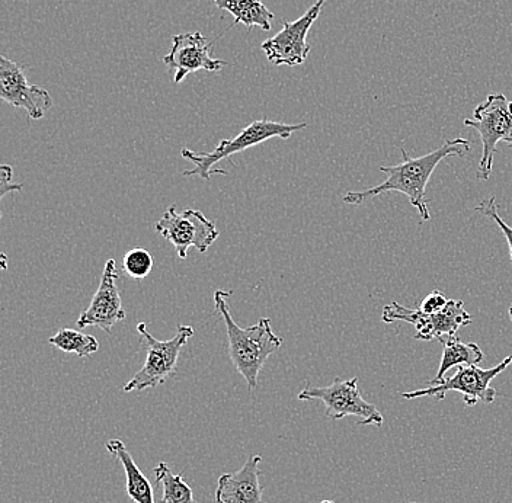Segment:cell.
<instances>
[{
    "label": "cell",
    "mask_w": 512,
    "mask_h": 503,
    "mask_svg": "<svg viewBox=\"0 0 512 503\" xmlns=\"http://www.w3.org/2000/svg\"><path fill=\"white\" fill-rule=\"evenodd\" d=\"M472 150V143L469 140L459 139L447 140L443 146L438 147L434 152L421 158H409L405 149H400L402 153V162L395 166H380V172L386 173L387 179L376 187L364 189V191H350L342 197L345 204L361 205L370 201L371 198L387 194V192L398 191L408 197L412 207L418 210L422 221L431 219L428 204L425 200V192L430 182L432 173L437 166L447 158H464Z\"/></svg>",
    "instance_id": "obj_1"
},
{
    "label": "cell",
    "mask_w": 512,
    "mask_h": 503,
    "mask_svg": "<svg viewBox=\"0 0 512 503\" xmlns=\"http://www.w3.org/2000/svg\"><path fill=\"white\" fill-rule=\"evenodd\" d=\"M229 291L217 290L214 293V306L222 316L226 326L227 339H229V355L240 376L245 378L248 389L254 390L258 386V377L264 368L265 362L283 345V338L272 331L271 320L262 317L256 325L242 329L233 320L227 299Z\"/></svg>",
    "instance_id": "obj_2"
},
{
    "label": "cell",
    "mask_w": 512,
    "mask_h": 503,
    "mask_svg": "<svg viewBox=\"0 0 512 503\" xmlns=\"http://www.w3.org/2000/svg\"><path fill=\"white\" fill-rule=\"evenodd\" d=\"M307 124H286L278 121L258 120L243 128L235 139L222 140L217 144L216 149L210 153L192 152L190 149H182L181 156L184 159L194 163V168L182 172L184 176H200L204 181H208L213 175H227L223 169L214 168L217 163L245 152L251 147L258 146L271 139L287 140L294 133L304 130Z\"/></svg>",
    "instance_id": "obj_3"
},
{
    "label": "cell",
    "mask_w": 512,
    "mask_h": 503,
    "mask_svg": "<svg viewBox=\"0 0 512 503\" xmlns=\"http://www.w3.org/2000/svg\"><path fill=\"white\" fill-rule=\"evenodd\" d=\"M137 332L140 333L146 345L147 357L142 370L124 386L126 393L156 389L160 384H165L166 380L174 377L179 354L187 345L188 339L194 335V329L191 326L179 325L174 338L169 341H158L153 338L152 333L147 331V325L143 322L137 325Z\"/></svg>",
    "instance_id": "obj_4"
},
{
    "label": "cell",
    "mask_w": 512,
    "mask_h": 503,
    "mask_svg": "<svg viewBox=\"0 0 512 503\" xmlns=\"http://www.w3.org/2000/svg\"><path fill=\"white\" fill-rule=\"evenodd\" d=\"M511 364L512 357H507L492 368H480L478 365H460L453 376L444 377V380L440 383L434 384L428 389L402 393L400 396L408 400L419 399V397H435L437 400H444L448 392H457L463 394L464 405L469 406V408L478 405L479 402L491 405L498 396L494 387H491L492 380H495L499 374L504 373Z\"/></svg>",
    "instance_id": "obj_5"
},
{
    "label": "cell",
    "mask_w": 512,
    "mask_h": 503,
    "mask_svg": "<svg viewBox=\"0 0 512 503\" xmlns=\"http://www.w3.org/2000/svg\"><path fill=\"white\" fill-rule=\"evenodd\" d=\"M464 126L478 131L482 140V156L478 166L479 181H488L494 169L496 146L505 142L512 147V112L510 101L502 94H492L473 111Z\"/></svg>",
    "instance_id": "obj_6"
},
{
    "label": "cell",
    "mask_w": 512,
    "mask_h": 503,
    "mask_svg": "<svg viewBox=\"0 0 512 503\" xmlns=\"http://www.w3.org/2000/svg\"><path fill=\"white\" fill-rule=\"evenodd\" d=\"M299 400H320L325 405V415L334 421L357 416L361 418L358 426H382L384 422L382 412L361 396L357 377L350 380L336 377L334 383L326 387L307 386L299 393Z\"/></svg>",
    "instance_id": "obj_7"
},
{
    "label": "cell",
    "mask_w": 512,
    "mask_h": 503,
    "mask_svg": "<svg viewBox=\"0 0 512 503\" xmlns=\"http://www.w3.org/2000/svg\"><path fill=\"white\" fill-rule=\"evenodd\" d=\"M382 320L384 323L405 322L414 326L418 341H440L441 338L457 335L460 328L472 323V315L464 310L462 300H448L447 306L440 312L428 313L412 310L402 304L390 303L384 307Z\"/></svg>",
    "instance_id": "obj_8"
},
{
    "label": "cell",
    "mask_w": 512,
    "mask_h": 503,
    "mask_svg": "<svg viewBox=\"0 0 512 503\" xmlns=\"http://www.w3.org/2000/svg\"><path fill=\"white\" fill-rule=\"evenodd\" d=\"M155 229L174 246L181 259L187 258L190 248L206 253L220 236L216 224L201 211L185 210L178 213L175 204L169 205Z\"/></svg>",
    "instance_id": "obj_9"
},
{
    "label": "cell",
    "mask_w": 512,
    "mask_h": 503,
    "mask_svg": "<svg viewBox=\"0 0 512 503\" xmlns=\"http://www.w3.org/2000/svg\"><path fill=\"white\" fill-rule=\"evenodd\" d=\"M326 0H316L309 11L294 22H283V30L262 43V50L275 66H300L310 53L307 34L319 18Z\"/></svg>",
    "instance_id": "obj_10"
},
{
    "label": "cell",
    "mask_w": 512,
    "mask_h": 503,
    "mask_svg": "<svg viewBox=\"0 0 512 503\" xmlns=\"http://www.w3.org/2000/svg\"><path fill=\"white\" fill-rule=\"evenodd\" d=\"M0 98L6 104L27 111L32 120H41L53 107V98L47 89L31 85L18 63L0 57Z\"/></svg>",
    "instance_id": "obj_11"
},
{
    "label": "cell",
    "mask_w": 512,
    "mask_h": 503,
    "mask_svg": "<svg viewBox=\"0 0 512 503\" xmlns=\"http://www.w3.org/2000/svg\"><path fill=\"white\" fill-rule=\"evenodd\" d=\"M213 44L208 43L207 38L198 32H184L172 38V48L165 57L163 63L175 69V83H181L190 73L198 70L207 72H219L227 62L211 57Z\"/></svg>",
    "instance_id": "obj_12"
},
{
    "label": "cell",
    "mask_w": 512,
    "mask_h": 503,
    "mask_svg": "<svg viewBox=\"0 0 512 503\" xmlns=\"http://www.w3.org/2000/svg\"><path fill=\"white\" fill-rule=\"evenodd\" d=\"M117 280V265H115L114 259H108L104 272H102L98 290L92 297L88 309L78 319L80 329L96 326L102 331L111 333L112 326L126 319V310H124L123 301H121Z\"/></svg>",
    "instance_id": "obj_13"
},
{
    "label": "cell",
    "mask_w": 512,
    "mask_h": 503,
    "mask_svg": "<svg viewBox=\"0 0 512 503\" xmlns=\"http://www.w3.org/2000/svg\"><path fill=\"white\" fill-rule=\"evenodd\" d=\"M261 456H252L236 473H226L217 482L216 503H262L259 485Z\"/></svg>",
    "instance_id": "obj_14"
},
{
    "label": "cell",
    "mask_w": 512,
    "mask_h": 503,
    "mask_svg": "<svg viewBox=\"0 0 512 503\" xmlns=\"http://www.w3.org/2000/svg\"><path fill=\"white\" fill-rule=\"evenodd\" d=\"M105 447H107L108 453L123 464L128 498L136 503H155L152 483L139 469L133 456L128 453L126 444L118 438H114V440L108 441Z\"/></svg>",
    "instance_id": "obj_15"
},
{
    "label": "cell",
    "mask_w": 512,
    "mask_h": 503,
    "mask_svg": "<svg viewBox=\"0 0 512 503\" xmlns=\"http://www.w3.org/2000/svg\"><path fill=\"white\" fill-rule=\"evenodd\" d=\"M440 344L443 345V357H441L437 376L430 381V386L443 381L450 368L460 367V365H479L485 360V352L480 349L478 344H463L459 335L441 338Z\"/></svg>",
    "instance_id": "obj_16"
},
{
    "label": "cell",
    "mask_w": 512,
    "mask_h": 503,
    "mask_svg": "<svg viewBox=\"0 0 512 503\" xmlns=\"http://www.w3.org/2000/svg\"><path fill=\"white\" fill-rule=\"evenodd\" d=\"M217 8L229 12L235 18L236 24H243L245 27L261 28L262 31H271V21L274 14L268 11L262 0H213Z\"/></svg>",
    "instance_id": "obj_17"
},
{
    "label": "cell",
    "mask_w": 512,
    "mask_h": 503,
    "mask_svg": "<svg viewBox=\"0 0 512 503\" xmlns=\"http://www.w3.org/2000/svg\"><path fill=\"white\" fill-rule=\"evenodd\" d=\"M156 482L162 486V499L159 503H197L194 492L182 474H176L169 469L168 464L159 463L155 469Z\"/></svg>",
    "instance_id": "obj_18"
},
{
    "label": "cell",
    "mask_w": 512,
    "mask_h": 503,
    "mask_svg": "<svg viewBox=\"0 0 512 503\" xmlns=\"http://www.w3.org/2000/svg\"><path fill=\"white\" fill-rule=\"evenodd\" d=\"M48 342L60 351L76 354L79 358L91 357L99 349V342L95 336L75 329H60L56 335L48 339Z\"/></svg>",
    "instance_id": "obj_19"
},
{
    "label": "cell",
    "mask_w": 512,
    "mask_h": 503,
    "mask_svg": "<svg viewBox=\"0 0 512 503\" xmlns=\"http://www.w3.org/2000/svg\"><path fill=\"white\" fill-rule=\"evenodd\" d=\"M155 259L152 253L143 248H134L128 251L123 258L124 272L134 280H144L152 272Z\"/></svg>",
    "instance_id": "obj_20"
},
{
    "label": "cell",
    "mask_w": 512,
    "mask_h": 503,
    "mask_svg": "<svg viewBox=\"0 0 512 503\" xmlns=\"http://www.w3.org/2000/svg\"><path fill=\"white\" fill-rule=\"evenodd\" d=\"M476 213L482 214V216L488 217V219L494 220L498 224L499 229L504 233L505 239H507L508 249H510V258L512 264V227L508 226L502 217L499 216L498 205H496V198L491 197L488 200H483L482 203L475 208Z\"/></svg>",
    "instance_id": "obj_21"
},
{
    "label": "cell",
    "mask_w": 512,
    "mask_h": 503,
    "mask_svg": "<svg viewBox=\"0 0 512 503\" xmlns=\"http://www.w3.org/2000/svg\"><path fill=\"white\" fill-rule=\"evenodd\" d=\"M448 300L450 299H447L441 291L434 290L421 301L418 309L421 310V312L432 315V313H437L440 312V310H443L444 307L447 306Z\"/></svg>",
    "instance_id": "obj_22"
},
{
    "label": "cell",
    "mask_w": 512,
    "mask_h": 503,
    "mask_svg": "<svg viewBox=\"0 0 512 503\" xmlns=\"http://www.w3.org/2000/svg\"><path fill=\"white\" fill-rule=\"evenodd\" d=\"M12 176H14V169L11 166H0V198L5 197L9 192L21 191L22 185L14 184Z\"/></svg>",
    "instance_id": "obj_23"
},
{
    "label": "cell",
    "mask_w": 512,
    "mask_h": 503,
    "mask_svg": "<svg viewBox=\"0 0 512 503\" xmlns=\"http://www.w3.org/2000/svg\"><path fill=\"white\" fill-rule=\"evenodd\" d=\"M508 315H510L511 320H512V304H511V306H510V310H508Z\"/></svg>",
    "instance_id": "obj_24"
},
{
    "label": "cell",
    "mask_w": 512,
    "mask_h": 503,
    "mask_svg": "<svg viewBox=\"0 0 512 503\" xmlns=\"http://www.w3.org/2000/svg\"><path fill=\"white\" fill-rule=\"evenodd\" d=\"M320 503H335L334 501H323V502H320Z\"/></svg>",
    "instance_id": "obj_25"
},
{
    "label": "cell",
    "mask_w": 512,
    "mask_h": 503,
    "mask_svg": "<svg viewBox=\"0 0 512 503\" xmlns=\"http://www.w3.org/2000/svg\"><path fill=\"white\" fill-rule=\"evenodd\" d=\"M510 110H511V112H512V102H510Z\"/></svg>",
    "instance_id": "obj_26"
},
{
    "label": "cell",
    "mask_w": 512,
    "mask_h": 503,
    "mask_svg": "<svg viewBox=\"0 0 512 503\" xmlns=\"http://www.w3.org/2000/svg\"><path fill=\"white\" fill-rule=\"evenodd\" d=\"M405 503H415V502H405Z\"/></svg>",
    "instance_id": "obj_27"
}]
</instances>
